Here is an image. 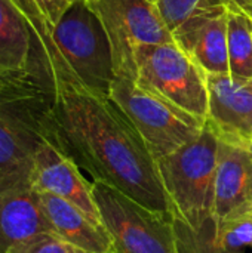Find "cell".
<instances>
[{
  "label": "cell",
  "mask_w": 252,
  "mask_h": 253,
  "mask_svg": "<svg viewBox=\"0 0 252 253\" xmlns=\"http://www.w3.org/2000/svg\"><path fill=\"white\" fill-rule=\"evenodd\" d=\"M43 136L85 169L92 182L110 185L141 206L172 216L156 159L108 96L58 86Z\"/></svg>",
  "instance_id": "obj_1"
},
{
  "label": "cell",
  "mask_w": 252,
  "mask_h": 253,
  "mask_svg": "<svg viewBox=\"0 0 252 253\" xmlns=\"http://www.w3.org/2000/svg\"><path fill=\"white\" fill-rule=\"evenodd\" d=\"M55 53L53 92L74 86L108 96L114 80L113 52L105 28L86 0L70 1L50 33Z\"/></svg>",
  "instance_id": "obj_2"
},
{
  "label": "cell",
  "mask_w": 252,
  "mask_h": 253,
  "mask_svg": "<svg viewBox=\"0 0 252 253\" xmlns=\"http://www.w3.org/2000/svg\"><path fill=\"white\" fill-rule=\"evenodd\" d=\"M220 136L209 122L201 135L157 160L172 219L199 228L212 216Z\"/></svg>",
  "instance_id": "obj_3"
},
{
  "label": "cell",
  "mask_w": 252,
  "mask_h": 253,
  "mask_svg": "<svg viewBox=\"0 0 252 253\" xmlns=\"http://www.w3.org/2000/svg\"><path fill=\"white\" fill-rule=\"evenodd\" d=\"M108 98L131 122L156 162L196 139L205 126L203 120L131 77L114 76Z\"/></svg>",
  "instance_id": "obj_4"
},
{
  "label": "cell",
  "mask_w": 252,
  "mask_h": 253,
  "mask_svg": "<svg viewBox=\"0 0 252 253\" xmlns=\"http://www.w3.org/2000/svg\"><path fill=\"white\" fill-rule=\"evenodd\" d=\"M92 193L113 253H180L172 216L150 211L101 182H92Z\"/></svg>",
  "instance_id": "obj_5"
},
{
  "label": "cell",
  "mask_w": 252,
  "mask_h": 253,
  "mask_svg": "<svg viewBox=\"0 0 252 253\" xmlns=\"http://www.w3.org/2000/svg\"><path fill=\"white\" fill-rule=\"evenodd\" d=\"M135 80L189 114L206 122V73L175 43L144 46L135 53Z\"/></svg>",
  "instance_id": "obj_6"
},
{
  "label": "cell",
  "mask_w": 252,
  "mask_h": 253,
  "mask_svg": "<svg viewBox=\"0 0 252 253\" xmlns=\"http://www.w3.org/2000/svg\"><path fill=\"white\" fill-rule=\"evenodd\" d=\"M108 36L114 76L135 79V53L144 46L174 42L156 4L150 0H86Z\"/></svg>",
  "instance_id": "obj_7"
},
{
  "label": "cell",
  "mask_w": 252,
  "mask_h": 253,
  "mask_svg": "<svg viewBox=\"0 0 252 253\" xmlns=\"http://www.w3.org/2000/svg\"><path fill=\"white\" fill-rule=\"evenodd\" d=\"M40 234H53L28 173H0V253Z\"/></svg>",
  "instance_id": "obj_8"
},
{
  "label": "cell",
  "mask_w": 252,
  "mask_h": 253,
  "mask_svg": "<svg viewBox=\"0 0 252 253\" xmlns=\"http://www.w3.org/2000/svg\"><path fill=\"white\" fill-rule=\"evenodd\" d=\"M79 169L80 168L50 139L42 136L37 141L30 173L36 190L67 200L95 224L102 225L92 193V182H89Z\"/></svg>",
  "instance_id": "obj_9"
},
{
  "label": "cell",
  "mask_w": 252,
  "mask_h": 253,
  "mask_svg": "<svg viewBox=\"0 0 252 253\" xmlns=\"http://www.w3.org/2000/svg\"><path fill=\"white\" fill-rule=\"evenodd\" d=\"M252 209V159L247 142L220 138L212 216L227 221Z\"/></svg>",
  "instance_id": "obj_10"
},
{
  "label": "cell",
  "mask_w": 252,
  "mask_h": 253,
  "mask_svg": "<svg viewBox=\"0 0 252 253\" xmlns=\"http://www.w3.org/2000/svg\"><path fill=\"white\" fill-rule=\"evenodd\" d=\"M209 111L206 122L220 138L252 141V77L208 74Z\"/></svg>",
  "instance_id": "obj_11"
},
{
  "label": "cell",
  "mask_w": 252,
  "mask_h": 253,
  "mask_svg": "<svg viewBox=\"0 0 252 253\" xmlns=\"http://www.w3.org/2000/svg\"><path fill=\"white\" fill-rule=\"evenodd\" d=\"M172 37L206 74L229 73L226 4L192 15L172 33Z\"/></svg>",
  "instance_id": "obj_12"
},
{
  "label": "cell",
  "mask_w": 252,
  "mask_h": 253,
  "mask_svg": "<svg viewBox=\"0 0 252 253\" xmlns=\"http://www.w3.org/2000/svg\"><path fill=\"white\" fill-rule=\"evenodd\" d=\"M180 253H245L252 248V218L248 215L227 221L208 218L199 228L174 221Z\"/></svg>",
  "instance_id": "obj_13"
},
{
  "label": "cell",
  "mask_w": 252,
  "mask_h": 253,
  "mask_svg": "<svg viewBox=\"0 0 252 253\" xmlns=\"http://www.w3.org/2000/svg\"><path fill=\"white\" fill-rule=\"evenodd\" d=\"M40 193L42 206L56 237L77 251L113 253V242L104 225L95 224L79 208L49 193Z\"/></svg>",
  "instance_id": "obj_14"
},
{
  "label": "cell",
  "mask_w": 252,
  "mask_h": 253,
  "mask_svg": "<svg viewBox=\"0 0 252 253\" xmlns=\"http://www.w3.org/2000/svg\"><path fill=\"white\" fill-rule=\"evenodd\" d=\"M33 42L37 44L19 9L12 0H0V76L30 68Z\"/></svg>",
  "instance_id": "obj_15"
},
{
  "label": "cell",
  "mask_w": 252,
  "mask_h": 253,
  "mask_svg": "<svg viewBox=\"0 0 252 253\" xmlns=\"http://www.w3.org/2000/svg\"><path fill=\"white\" fill-rule=\"evenodd\" d=\"M37 141L31 142L19 123L0 111V173L30 175Z\"/></svg>",
  "instance_id": "obj_16"
},
{
  "label": "cell",
  "mask_w": 252,
  "mask_h": 253,
  "mask_svg": "<svg viewBox=\"0 0 252 253\" xmlns=\"http://www.w3.org/2000/svg\"><path fill=\"white\" fill-rule=\"evenodd\" d=\"M226 6L229 74L252 77V18L236 6Z\"/></svg>",
  "instance_id": "obj_17"
},
{
  "label": "cell",
  "mask_w": 252,
  "mask_h": 253,
  "mask_svg": "<svg viewBox=\"0 0 252 253\" xmlns=\"http://www.w3.org/2000/svg\"><path fill=\"white\" fill-rule=\"evenodd\" d=\"M12 3L19 9V12L27 19L28 25L31 27L34 37L37 40L39 50L43 58V64L52 79V73L55 68V53H53V47H52V42H50L49 25L46 24V21L34 0H12Z\"/></svg>",
  "instance_id": "obj_18"
},
{
  "label": "cell",
  "mask_w": 252,
  "mask_h": 253,
  "mask_svg": "<svg viewBox=\"0 0 252 253\" xmlns=\"http://www.w3.org/2000/svg\"><path fill=\"white\" fill-rule=\"evenodd\" d=\"M153 3L156 4L168 30L174 33L192 15L224 4V0H153Z\"/></svg>",
  "instance_id": "obj_19"
},
{
  "label": "cell",
  "mask_w": 252,
  "mask_h": 253,
  "mask_svg": "<svg viewBox=\"0 0 252 253\" xmlns=\"http://www.w3.org/2000/svg\"><path fill=\"white\" fill-rule=\"evenodd\" d=\"M7 253H76V249L55 234H40L12 248Z\"/></svg>",
  "instance_id": "obj_20"
},
{
  "label": "cell",
  "mask_w": 252,
  "mask_h": 253,
  "mask_svg": "<svg viewBox=\"0 0 252 253\" xmlns=\"http://www.w3.org/2000/svg\"><path fill=\"white\" fill-rule=\"evenodd\" d=\"M36 4L39 6L46 24L50 28L55 27V24L59 21V18L62 16V13L65 12V9L70 4V0H34Z\"/></svg>",
  "instance_id": "obj_21"
},
{
  "label": "cell",
  "mask_w": 252,
  "mask_h": 253,
  "mask_svg": "<svg viewBox=\"0 0 252 253\" xmlns=\"http://www.w3.org/2000/svg\"><path fill=\"white\" fill-rule=\"evenodd\" d=\"M224 4L236 6L252 18V0H224Z\"/></svg>",
  "instance_id": "obj_22"
},
{
  "label": "cell",
  "mask_w": 252,
  "mask_h": 253,
  "mask_svg": "<svg viewBox=\"0 0 252 253\" xmlns=\"http://www.w3.org/2000/svg\"><path fill=\"white\" fill-rule=\"evenodd\" d=\"M247 147H248V150H250V154H251L252 159V142H247Z\"/></svg>",
  "instance_id": "obj_23"
},
{
  "label": "cell",
  "mask_w": 252,
  "mask_h": 253,
  "mask_svg": "<svg viewBox=\"0 0 252 253\" xmlns=\"http://www.w3.org/2000/svg\"><path fill=\"white\" fill-rule=\"evenodd\" d=\"M76 253H91V252H85V251H77V249H76Z\"/></svg>",
  "instance_id": "obj_24"
},
{
  "label": "cell",
  "mask_w": 252,
  "mask_h": 253,
  "mask_svg": "<svg viewBox=\"0 0 252 253\" xmlns=\"http://www.w3.org/2000/svg\"><path fill=\"white\" fill-rule=\"evenodd\" d=\"M250 216H251V218H252V209H251V211H250Z\"/></svg>",
  "instance_id": "obj_25"
},
{
  "label": "cell",
  "mask_w": 252,
  "mask_h": 253,
  "mask_svg": "<svg viewBox=\"0 0 252 253\" xmlns=\"http://www.w3.org/2000/svg\"><path fill=\"white\" fill-rule=\"evenodd\" d=\"M70 1H74V0H70Z\"/></svg>",
  "instance_id": "obj_26"
},
{
  "label": "cell",
  "mask_w": 252,
  "mask_h": 253,
  "mask_svg": "<svg viewBox=\"0 0 252 253\" xmlns=\"http://www.w3.org/2000/svg\"><path fill=\"white\" fill-rule=\"evenodd\" d=\"M150 1H153V0H150Z\"/></svg>",
  "instance_id": "obj_27"
},
{
  "label": "cell",
  "mask_w": 252,
  "mask_h": 253,
  "mask_svg": "<svg viewBox=\"0 0 252 253\" xmlns=\"http://www.w3.org/2000/svg\"><path fill=\"white\" fill-rule=\"evenodd\" d=\"M251 142H252V141H251Z\"/></svg>",
  "instance_id": "obj_28"
}]
</instances>
